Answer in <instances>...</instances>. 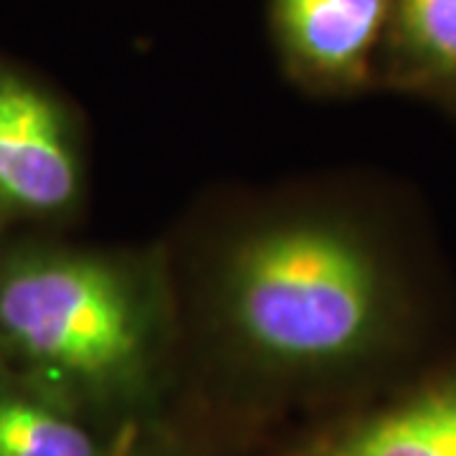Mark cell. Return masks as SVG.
<instances>
[{
	"label": "cell",
	"instance_id": "obj_1",
	"mask_svg": "<svg viewBox=\"0 0 456 456\" xmlns=\"http://www.w3.org/2000/svg\"><path fill=\"white\" fill-rule=\"evenodd\" d=\"M224 314L239 347L274 373H338L375 358L395 322L383 256L358 228L305 218L233 248Z\"/></svg>",
	"mask_w": 456,
	"mask_h": 456
},
{
	"label": "cell",
	"instance_id": "obj_2",
	"mask_svg": "<svg viewBox=\"0 0 456 456\" xmlns=\"http://www.w3.org/2000/svg\"><path fill=\"white\" fill-rule=\"evenodd\" d=\"M0 338L59 393L140 416L152 305L125 264L92 254L28 259L0 279Z\"/></svg>",
	"mask_w": 456,
	"mask_h": 456
},
{
	"label": "cell",
	"instance_id": "obj_3",
	"mask_svg": "<svg viewBox=\"0 0 456 456\" xmlns=\"http://www.w3.org/2000/svg\"><path fill=\"white\" fill-rule=\"evenodd\" d=\"M79 183L59 104L41 86L0 69V206L56 213L77 200Z\"/></svg>",
	"mask_w": 456,
	"mask_h": 456
},
{
	"label": "cell",
	"instance_id": "obj_4",
	"mask_svg": "<svg viewBox=\"0 0 456 456\" xmlns=\"http://www.w3.org/2000/svg\"><path fill=\"white\" fill-rule=\"evenodd\" d=\"M391 0H272V31L299 79L358 89L373 79Z\"/></svg>",
	"mask_w": 456,
	"mask_h": 456
},
{
	"label": "cell",
	"instance_id": "obj_5",
	"mask_svg": "<svg viewBox=\"0 0 456 456\" xmlns=\"http://www.w3.org/2000/svg\"><path fill=\"white\" fill-rule=\"evenodd\" d=\"M297 456H456V370L330 426Z\"/></svg>",
	"mask_w": 456,
	"mask_h": 456
},
{
	"label": "cell",
	"instance_id": "obj_6",
	"mask_svg": "<svg viewBox=\"0 0 456 456\" xmlns=\"http://www.w3.org/2000/svg\"><path fill=\"white\" fill-rule=\"evenodd\" d=\"M380 51L395 86L456 104V0H391Z\"/></svg>",
	"mask_w": 456,
	"mask_h": 456
},
{
	"label": "cell",
	"instance_id": "obj_7",
	"mask_svg": "<svg viewBox=\"0 0 456 456\" xmlns=\"http://www.w3.org/2000/svg\"><path fill=\"white\" fill-rule=\"evenodd\" d=\"M107 444L69 408L0 391V456H104Z\"/></svg>",
	"mask_w": 456,
	"mask_h": 456
},
{
	"label": "cell",
	"instance_id": "obj_8",
	"mask_svg": "<svg viewBox=\"0 0 456 456\" xmlns=\"http://www.w3.org/2000/svg\"><path fill=\"white\" fill-rule=\"evenodd\" d=\"M104 456H188V452L165 426L140 413L114 428Z\"/></svg>",
	"mask_w": 456,
	"mask_h": 456
}]
</instances>
